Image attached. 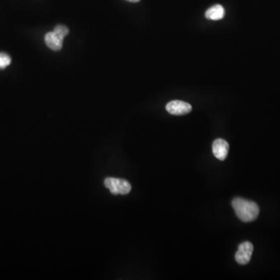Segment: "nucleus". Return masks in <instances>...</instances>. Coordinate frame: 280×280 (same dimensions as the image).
<instances>
[{
  "label": "nucleus",
  "mask_w": 280,
  "mask_h": 280,
  "mask_svg": "<svg viewBox=\"0 0 280 280\" xmlns=\"http://www.w3.org/2000/svg\"><path fill=\"white\" fill-rule=\"evenodd\" d=\"M44 42L47 46L53 51H59L62 48L63 39L59 37L56 33L48 32L44 36Z\"/></svg>",
  "instance_id": "nucleus-6"
},
{
  "label": "nucleus",
  "mask_w": 280,
  "mask_h": 280,
  "mask_svg": "<svg viewBox=\"0 0 280 280\" xmlns=\"http://www.w3.org/2000/svg\"><path fill=\"white\" fill-rule=\"evenodd\" d=\"M105 185L113 195H127L131 192L132 186L129 181L115 177H108L105 180Z\"/></svg>",
  "instance_id": "nucleus-2"
},
{
  "label": "nucleus",
  "mask_w": 280,
  "mask_h": 280,
  "mask_svg": "<svg viewBox=\"0 0 280 280\" xmlns=\"http://www.w3.org/2000/svg\"><path fill=\"white\" fill-rule=\"evenodd\" d=\"M225 16V9L221 5H215L206 12V17L209 20H221Z\"/></svg>",
  "instance_id": "nucleus-7"
},
{
  "label": "nucleus",
  "mask_w": 280,
  "mask_h": 280,
  "mask_svg": "<svg viewBox=\"0 0 280 280\" xmlns=\"http://www.w3.org/2000/svg\"><path fill=\"white\" fill-rule=\"evenodd\" d=\"M54 32L56 33L59 37L64 39L65 37L69 34V29L64 25H58L54 29Z\"/></svg>",
  "instance_id": "nucleus-8"
},
{
  "label": "nucleus",
  "mask_w": 280,
  "mask_h": 280,
  "mask_svg": "<svg viewBox=\"0 0 280 280\" xmlns=\"http://www.w3.org/2000/svg\"><path fill=\"white\" fill-rule=\"evenodd\" d=\"M254 247L251 242L245 241L241 244L238 247V252L235 254V260L238 264L247 265L252 259V253H253Z\"/></svg>",
  "instance_id": "nucleus-3"
},
{
  "label": "nucleus",
  "mask_w": 280,
  "mask_h": 280,
  "mask_svg": "<svg viewBox=\"0 0 280 280\" xmlns=\"http://www.w3.org/2000/svg\"><path fill=\"white\" fill-rule=\"evenodd\" d=\"M127 1H129V2H140V0H127Z\"/></svg>",
  "instance_id": "nucleus-10"
},
{
  "label": "nucleus",
  "mask_w": 280,
  "mask_h": 280,
  "mask_svg": "<svg viewBox=\"0 0 280 280\" xmlns=\"http://www.w3.org/2000/svg\"><path fill=\"white\" fill-rule=\"evenodd\" d=\"M192 105L182 101H172L166 106V110L173 116H184L192 112Z\"/></svg>",
  "instance_id": "nucleus-4"
},
{
  "label": "nucleus",
  "mask_w": 280,
  "mask_h": 280,
  "mask_svg": "<svg viewBox=\"0 0 280 280\" xmlns=\"http://www.w3.org/2000/svg\"><path fill=\"white\" fill-rule=\"evenodd\" d=\"M11 63V58L5 53H0V69L7 67Z\"/></svg>",
  "instance_id": "nucleus-9"
},
{
  "label": "nucleus",
  "mask_w": 280,
  "mask_h": 280,
  "mask_svg": "<svg viewBox=\"0 0 280 280\" xmlns=\"http://www.w3.org/2000/svg\"><path fill=\"white\" fill-rule=\"evenodd\" d=\"M229 143L226 140L217 139L213 144V152L218 160H224L228 155Z\"/></svg>",
  "instance_id": "nucleus-5"
},
{
  "label": "nucleus",
  "mask_w": 280,
  "mask_h": 280,
  "mask_svg": "<svg viewBox=\"0 0 280 280\" xmlns=\"http://www.w3.org/2000/svg\"><path fill=\"white\" fill-rule=\"evenodd\" d=\"M232 206L238 218L245 223L254 221L259 216V207L256 202L236 198L233 200Z\"/></svg>",
  "instance_id": "nucleus-1"
}]
</instances>
